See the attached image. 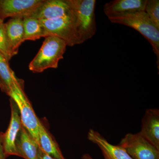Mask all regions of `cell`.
Wrapping results in <instances>:
<instances>
[{"mask_svg":"<svg viewBox=\"0 0 159 159\" xmlns=\"http://www.w3.org/2000/svg\"><path fill=\"white\" fill-rule=\"evenodd\" d=\"M118 145L124 148L133 159H159V150L140 132L126 134Z\"/></svg>","mask_w":159,"mask_h":159,"instance_id":"obj_6","label":"cell"},{"mask_svg":"<svg viewBox=\"0 0 159 159\" xmlns=\"http://www.w3.org/2000/svg\"><path fill=\"white\" fill-rule=\"evenodd\" d=\"M40 21L44 30L46 37L57 36L64 40L67 46L71 47L80 44L73 10L72 14L66 16Z\"/></svg>","mask_w":159,"mask_h":159,"instance_id":"obj_5","label":"cell"},{"mask_svg":"<svg viewBox=\"0 0 159 159\" xmlns=\"http://www.w3.org/2000/svg\"><path fill=\"white\" fill-rule=\"evenodd\" d=\"M24 41L36 40L46 37L44 30L39 20L27 16L23 19Z\"/></svg>","mask_w":159,"mask_h":159,"instance_id":"obj_17","label":"cell"},{"mask_svg":"<svg viewBox=\"0 0 159 159\" xmlns=\"http://www.w3.org/2000/svg\"><path fill=\"white\" fill-rule=\"evenodd\" d=\"M43 0H0V19L30 16Z\"/></svg>","mask_w":159,"mask_h":159,"instance_id":"obj_8","label":"cell"},{"mask_svg":"<svg viewBox=\"0 0 159 159\" xmlns=\"http://www.w3.org/2000/svg\"><path fill=\"white\" fill-rule=\"evenodd\" d=\"M145 11L152 22L159 29V0H148Z\"/></svg>","mask_w":159,"mask_h":159,"instance_id":"obj_19","label":"cell"},{"mask_svg":"<svg viewBox=\"0 0 159 159\" xmlns=\"http://www.w3.org/2000/svg\"><path fill=\"white\" fill-rule=\"evenodd\" d=\"M81 159H94L91 155L88 153H85L83 155Z\"/></svg>","mask_w":159,"mask_h":159,"instance_id":"obj_22","label":"cell"},{"mask_svg":"<svg viewBox=\"0 0 159 159\" xmlns=\"http://www.w3.org/2000/svg\"><path fill=\"white\" fill-rule=\"evenodd\" d=\"M3 134L2 132H0V159H6L7 158L3 146Z\"/></svg>","mask_w":159,"mask_h":159,"instance_id":"obj_20","label":"cell"},{"mask_svg":"<svg viewBox=\"0 0 159 159\" xmlns=\"http://www.w3.org/2000/svg\"><path fill=\"white\" fill-rule=\"evenodd\" d=\"M148 0H114L106 3L103 11L107 17L145 11Z\"/></svg>","mask_w":159,"mask_h":159,"instance_id":"obj_12","label":"cell"},{"mask_svg":"<svg viewBox=\"0 0 159 159\" xmlns=\"http://www.w3.org/2000/svg\"><path fill=\"white\" fill-rule=\"evenodd\" d=\"M72 12L71 0H43L29 16L43 20L63 17Z\"/></svg>","mask_w":159,"mask_h":159,"instance_id":"obj_7","label":"cell"},{"mask_svg":"<svg viewBox=\"0 0 159 159\" xmlns=\"http://www.w3.org/2000/svg\"><path fill=\"white\" fill-rule=\"evenodd\" d=\"M39 148L55 159H66L54 138L39 121Z\"/></svg>","mask_w":159,"mask_h":159,"instance_id":"obj_15","label":"cell"},{"mask_svg":"<svg viewBox=\"0 0 159 159\" xmlns=\"http://www.w3.org/2000/svg\"><path fill=\"white\" fill-rule=\"evenodd\" d=\"M18 79L10 68L9 61L0 54V89L8 95L14 83Z\"/></svg>","mask_w":159,"mask_h":159,"instance_id":"obj_16","label":"cell"},{"mask_svg":"<svg viewBox=\"0 0 159 159\" xmlns=\"http://www.w3.org/2000/svg\"><path fill=\"white\" fill-rule=\"evenodd\" d=\"M0 54L9 61L14 56L9 46L4 23L0 24Z\"/></svg>","mask_w":159,"mask_h":159,"instance_id":"obj_18","label":"cell"},{"mask_svg":"<svg viewBox=\"0 0 159 159\" xmlns=\"http://www.w3.org/2000/svg\"><path fill=\"white\" fill-rule=\"evenodd\" d=\"M7 95L16 103L19 110L22 124L39 147V125L40 120L25 93L22 80L18 79L14 83Z\"/></svg>","mask_w":159,"mask_h":159,"instance_id":"obj_4","label":"cell"},{"mask_svg":"<svg viewBox=\"0 0 159 159\" xmlns=\"http://www.w3.org/2000/svg\"><path fill=\"white\" fill-rule=\"evenodd\" d=\"M11 118L8 128L3 134V143L6 157L17 156L16 142L22 124L19 110L13 99L10 98Z\"/></svg>","mask_w":159,"mask_h":159,"instance_id":"obj_9","label":"cell"},{"mask_svg":"<svg viewBox=\"0 0 159 159\" xmlns=\"http://www.w3.org/2000/svg\"><path fill=\"white\" fill-rule=\"evenodd\" d=\"M67 46L64 40L57 36L45 37L38 53L29 64V70L33 73H41L49 68H57Z\"/></svg>","mask_w":159,"mask_h":159,"instance_id":"obj_2","label":"cell"},{"mask_svg":"<svg viewBox=\"0 0 159 159\" xmlns=\"http://www.w3.org/2000/svg\"><path fill=\"white\" fill-rule=\"evenodd\" d=\"M80 44L90 39L97 31L95 0H71Z\"/></svg>","mask_w":159,"mask_h":159,"instance_id":"obj_3","label":"cell"},{"mask_svg":"<svg viewBox=\"0 0 159 159\" xmlns=\"http://www.w3.org/2000/svg\"><path fill=\"white\" fill-rule=\"evenodd\" d=\"M139 132L159 150V110H146L142 121V128Z\"/></svg>","mask_w":159,"mask_h":159,"instance_id":"obj_11","label":"cell"},{"mask_svg":"<svg viewBox=\"0 0 159 159\" xmlns=\"http://www.w3.org/2000/svg\"><path fill=\"white\" fill-rule=\"evenodd\" d=\"M16 146L18 157L25 159H38L39 146L23 125L18 135Z\"/></svg>","mask_w":159,"mask_h":159,"instance_id":"obj_13","label":"cell"},{"mask_svg":"<svg viewBox=\"0 0 159 159\" xmlns=\"http://www.w3.org/2000/svg\"><path fill=\"white\" fill-rule=\"evenodd\" d=\"M4 23V21L0 19V24H1V23Z\"/></svg>","mask_w":159,"mask_h":159,"instance_id":"obj_23","label":"cell"},{"mask_svg":"<svg viewBox=\"0 0 159 159\" xmlns=\"http://www.w3.org/2000/svg\"><path fill=\"white\" fill-rule=\"evenodd\" d=\"M87 138L99 147L104 159H133L124 148L119 145H112L97 131L90 129Z\"/></svg>","mask_w":159,"mask_h":159,"instance_id":"obj_10","label":"cell"},{"mask_svg":"<svg viewBox=\"0 0 159 159\" xmlns=\"http://www.w3.org/2000/svg\"><path fill=\"white\" fill-rule=\"evenodd\" d=\"M5 26L9 46L14 56L17 54L22 43L25 41L23 18H11L5 23Z\"/></svg>","mask_w":159,"mask_h":159,"instance_id":"obj_14","label":"cell"},{"mask_svg":"<svg viewBox=\"0 0 159 159\" xmlns=\"http://www.w3.org/2000/svg\"><path fill=\"white\" fill-rule=\"evenodd\" d=\"M38 159H55L46 153L41 148H39Z\"/></svg>","mask_w":159,"mask_h":159,"instance_id":"obj_21","label":"cell"},{"mask_svg":"<svg viewBox=\"0 0 159 159\" xmlns=\"http://www.w3.org/2000/svg\"><path fill=\"white\" fill-rule=\"evenodd\" d=\"M111 23L121 24L135 29L141 33L152 46L157 57L159 69V29L152 22L145 11H135L108 17Z\"/></svg>","mask_w":159,"mask_h":159,"instance_id":"obj_1","label":"cell"}]
</instances>
